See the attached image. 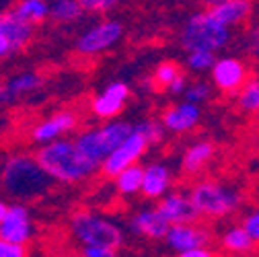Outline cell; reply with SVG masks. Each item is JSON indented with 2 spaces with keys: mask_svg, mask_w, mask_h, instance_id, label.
Listing matches in <instances>:
<instances>
[{
  "mask_svg": "<svg viewBox=\"0 0 259 257\" xmlns=\"http://www.w3.org/2000/svg\"><path fill=\"white\" fill-rule=\"evenodd\" d=\"M54 183L35 154L15 152L0 165V187L17 202H33L48 196Z\"/></svg>",
  "mask_w": 259,
  "mask_h": 257,
  "instance_id": "1",
  "label": "cell"
},
{
  "mask_svg": "<svg viewBox=\"0 0 259 257\" xmlns=\"http://www.w3.org/2000/svg\"><path fill=\"white\" fill-rule=\"evenodd\" d=\"M35 156L46 173L60 185H80L93 179L95 173L99 171V165L89 160L76 146L74 138L68 136L39 144Z\"/></svg>",
  "mask_w": 259,
  "mask_h": 257,
  "instance_id": "2",
  "label": "cell"
},
{
  "mask_svg": "<svg viewBox=\"0 0 259 257\" xmlns=\"http://www.w3.org/2000/svg\"><path fill=\"white\" fill-rule=\"evenodd\" d=\"M68 231L78 247H107L119 251L125 241L121 224L95 210H76L70 216Z\"/></svg>",
  "mask_w": 259,
  "mask_h": 257,
  "instance_id": "3",
  "label": "cell"
},
{
  "mask_svg": "<svg viewBox=\"0 0 259 257\" xmlns=\"http://www.w3.org/2000/svg\"><path fill=\"white\" fill-rule=\"evenodd\" d=\"M189 196L196 204L200 218L204 220H224L243 208V194L237 187L224 185L214 179H202L189 187Z\"/></svg>",
  "mask_w": 259,
  "mask_h": 257,
  "instance_id": "4",
  "label": "cell"
},
{
  "mask_svg": "<svg viewBox=\"0 0 259 257\" xmlns=\"http://www.w3.org/2000/svg\"><path fill=\"white\" fill-rule=\"evenodd\" d=\"M233 39V29L220 23L210 9L198 11L189 15V19L183 23L179 33V46L185 52L191 50H212L220 52Z\"/></svg>",
  "mask_w": 259,
  "mask_h": 257,
  "instance_id": "5",
  "label": "cell"
},
{
  "mask_svg": "<svg viewBox=\"0 0 259 257\" xmlns=\"http://www.w3.org/2000/svg\"><path fill=\"white\" fill-rule=\"evenodd\" d=\"M132 130H134V123L119 119V117H113V119H105L99 125H91V127L80 130L74 136V142L89 160H93L95 165L101 167L105 156L115 146H119L130 136Z\"/></svg>",
  "mask_w": 259,
  "mask_h": 257,
  "instance_id": "6",
  "label": "cell"
},
{
  "mask_svg": "<svg viewBox=\"0 0 259 257\" xmlns=\"http://www.w3.org/2000/svg\"><path fill=\"white\" fill-rule=\"evenodd\" d=\"M123 35H125V29L121 21L101 19L80 31L74 41V52L82 58H97L113 50L123 39Z\"/></svg>",
  "mask_w": 259,
  "mask_h": 257,
  "instance_id": "7",
  "label": "cell"
},
{
  "mask_svg": "<svg viewBox=\"0 0 259 257\" xmlns=\"http://www.w3.org/2000/svg\"><path fill=\"white\" fill-rule=\"evenodd\" d=\"M148 150V142L144 140V136L138 132V130H132L130 136L119 144L115 146L101 163L99 171L103 173V177L107 179H113L119 171L127 169L130 165H136L142 160V156L146 154Z\"/></svg>",
  "mask_w": 259,
  "mask_h": 257,
  "instance_id": "8",
  "label": "cell"
},
{
  "mask_svg": "<svg viewBox=\"0 0 259 257\" xmlns=\"http://www.w3.org/2000/svg\"><path fill=\"white\" fill-rule=\"evenodd\" d=\"M251 76L249 64L237 56H220L216 58L210 70L212 87L222 95H235Z\"/></svg>",
  "mask_w": 259,
  "mask_h": 257,
  "instance_id": "9",
  "label": "cell"
},
{
  "mask_svg": "<svg viewBox=\"0 0 259 257\" xmlns=\"http://www.w3.org/2000/svg\"><path fill=\"white\" fill-rule=\"evenodd\" d=\"M130 95H132V89L125 80H113L107 87H103L99 93L93 95V99L89 103V109L93 113V117L97 119H113L117 115L123 113Z\"/></svg>",
  "mask_w": 259,
  "mask_h": 257,
  "instance_id": "10",
  "label": "cell"
},
{
  "mask_svg": "<svg viewBox=\"0 0 259 257\" xmlns=\"http://www.w3.org/2000/svg\"><path fill=\"white\" fill-rule=\"evenodd\" d=\"M210 243H212V231L204 227V224H200V220L171 224L165 235L167 249L179 257L196 247H210Z\"/></svg>",
  "mask_w": 259,
  "mask_h": 257,
  "instance_id": "11",
  "label": "cell"
},
{
  "mask_svg": "<svg viewBox=\"0 0 259 257\" xmlns=\"http://www.w3.org/2000/svg\"><path fill=\"white\" fill-rule=\"evenodd\" d=\"M0 235L25 247L33 241L35 237L33 216H31V210L23 202H15L7 208L5 218L0 220Z\"/></svg>",
  "mask_w": 259,
  "mask_h": 257,
  "instance_id": "12",
  "label": "cell"
},
{
  "mask_svg": "<svg viewBox=\"0 0 259 257\" xmlns=\"http://www.w3.org/2000/svg\"><path fill=\"white\" fill-rule=\"evenodd\" d=\"M78 127V115L70 109H60L31 127V140L35 144H48L58 138L68 136Z\"/></svg>",
  "mask_w": 259,
  "mask_h": 257,
  "instance_id": "13",
  "label": "cell"
},
{
  "mask_svg": "<svg viewBox=\"0 0 259 257\" xmlns=\"http://www.w3.org/2000/svg\"><path fill=\"white\" fill-rule=\"evenodd\" d=\"M171 224L160 214L156 206H144L136 210L127 222V229L134 237L146 239V241H165V235Z\"/></svg>",
  "mask_w": 259,
  "mask_h": 257,
  "instance_id": "14",
  "label": "cell"
},
{
  "mask_svg": "<svg viewBox=\"0 0 259 257\" xmlns=\"http://www.w3.org/2000/svg\"><path fill=\"white\" fill-rule=\"evenodd\" d=\"M160 121L171 134H189L193 132L202 121V107L198 103H191L187 99L169 105L163 113H160Z\"/></svg>",
  "mask_w": 259,
  "mask_h": 257,
  "instance_id": "15",
  "label": "cell"
},
{
  "mask_svg": "<svg viewBox=\"0 0 259 257\" xmlns=\"http://www.w3.org/2000/svg\"><path fill=\"white\" fill-rule=\"evenodd\" d=\"M156 208L167 218L169 224H181V222H198L200 212L193 204L189 191L171 189L167 196H163L156 202Z\"/></svg>",
  "mask_w": 259,
  "mask_h": 257,
  "instance_id": "16",
  "label": "cell"
},
{
  "mask_svg": "<svg viewBox=\"0 0 259 257\" xmlns=\"http://www.w3.org/2000/svg\"><path fill=\"white\" fill-rule=\"evenodd\" d=\"M173 189V173L169 165L163 160H152L144 165V179H142V191L140 196L150 202H158L163 196H167Z\"/></svg>",
  "mask_w": 259,
  "mask_h": 257,
  "instance_id": "17",
  "label": "cell"
},
{
  "mask_svg": "<svg viewBox=\"0 0 259 257\" xmlns=\"http://www.w3.org/2000/svg\"><path fill=\"white\" fill-rule=\"evenodd\" d=\"M0 23H3V29L7 33V39L11 44L13 54L23 52L31 41H33L35 25L31 21H27L25 17H21L13 7L0 13Z\"/></svg>",
  "mask_w": 259,
  "mask_h": 257,
  "instance_id": "18",
  "label": "cell"
},
{
  "mask_svg": "<svg viewBox=\"0 0 259 257\" xmlns=\"http://www.w3.org/2000/svg\"><path fill=\"white\" fill-rule=\"evenodd\" d=\"M216 154V146L212 140H196V142H191L183 156H181V173L187 175V177H193V175H198L202 173L210 163H212V158Z\"/></svg>",
  "mask_w": 259,
  "mask_h": 257,
  "instance_id": "19",
  "label": "cell"
},
{
  "mask_svg": "<svg viewBox=\"0 0 259 257\" xmlns=\"http://www.w3.org/2000/svg\"><path fill=\"white\" fill-rule=\"evenodd\" d=\"M253 11H255L253 0H224V3H220V5L210 9V13L220 23H224L226 27H231V29L245 25L253 17Z\"/></svg>",
  "mask_w": 259,
  "mask_h": 257,
  "instance_id": "20",
  "label": "cell"
},
{
  "mask_svg": "<svg viewBox=\"0 0 259 257\" xmlns=\"http://www.w3.org/2000/svg\"><path fill=\"white\" fill-rule=\"evenodd\" d=\"M218 245H220V251L226 255H251L259 247L251 239V235L241 227V222L226 227L218 239Z\"/></svg>",
  "mask_w": 259,
  "mask_h": 257,
  "instance_id": "21",
  "label": "cell"
},
{
  "mask_svg": "<svg viewBox=\"0 0 259 257\" xmlns=\"http://www.w3.org/2000/svg\"><path fill=\"white\" fill-rule=\"evenodd\" d=\"M87 11L78 0H50V21L62 27L76 25L84 19Z\"/></svg>",
  "mask_w": 259,
  "mask_h": 257,
  "instance_id": "22",
  "label": "cell"
},
{
  "mask_svg": "<svg viewBox=\"0 0 259 257\" xmlns=\"http://www.w3.org/2000/svg\"><path fill=\"white\" fill-rule=\"evenodd\" d=\"M142 179H144V167L140 163H136V165H130L127 169L119 171L113 177V187L119 196L134 198L142 191Z\"/></svg>",
  "mask_w": 259,
  "mask_h": 257,
  "instance_id": "23",
  "label": "cell"
},
{
  "mask_svg": "<svg viewBox=\"0 0 259 257\" xmlns=\"http://www.w3.org/2000/svg\"><path fill=\"white\" fill-rule=\"evenodd\" d=\"M7 89L11 91L13 99H21L25 95H33L37 93L41 87H44V78L37 74V72H21V74H15L13 78H9L7 82Z\"/></svg>",
  "mask_w": 259,
  "mask_h": 257,
  "instance_id": "24",
  "label": "cell"
},
{
  "mask_svg": "<svg viewBox=\"0 0 259 257\" xmlns=\"http://www.w3.org/2000/svg\"><path fill=\"white\" fill-rule=\"evenodd\" d=\"M235 101L243 113H259V76H249V80L235 93Z\"/></svg>",
  "mask_w": 259,
  "mask_h": 257,
  "instance_id": "25",
  "label": "cell"
},
{
  "mask_svg": "<svg viewBox=\"0 0 259 257\" xmlns=\"http://www.w3.org/2000/svg\"><path fill=\"white\" fill-rule=\"evenodd\" d=\"M13 9L33 25H41L50 19V0H15Z\"/></svg>",
  "mask_w": 259,
  "mask_h": 257,
  "instance_id": "26",
  "label": "cell"
},
{
  "mask_svg": "<svg viewBox=\"0 0 259 257\" xmlns=\"http://www.w3.org/2000/svg\"><path fill=\"white\" fill-rule=\"evenodd\" d=\"M216 52L212 50H191L187 52V58H185V66L189 72L193 74H206L212 70L214 62H216Z\"/></svg>",
  "mask_w": 259,
  "mask_h": 257,
  "instance_id": "27",
  "label": "cell"
},
{
  "mask_svg": "<svg viewBox=\"0 0 259 257\" xmlns=\"http://www.w3.org/2000/svg\"><path fill=\"white\" fill-rule=\"evenodd\" d=\"M134 130H138L144 140L148 142V146H156L165 140V134H167V127L163 125V121L160 119H144L140 123H134Z\"/></svg>",
  "mask_w": 259,
  "mask_h": 257,
  "instance_id": "28",
  "label": "cell"
},
{
  "mask_svg": "<svg viewBox=\"0 0 259 257\" xmlns=\"http://www.w3.org/2000/svg\"><path fill=\"white\" fill-rule=\"evenodd\" d=\"M179 72H181V66H179L177 62L165 60V62H160V64H156V66H154L150 78H152V82H154L156 89H167L169 82H171Z\"/></svg>",
  "mask_w": 259,
  "mask_h": 257,
  "instance_id": "29",
  "label": "cell"
},
{
  "mask_svg": "<svg viewBox=\"0 0 259 257\" xmlns=\"http://www.w3.org/2000/svg\"><path fill=\"white\" fill-rule=\"evenodd\" d=\"M212 82H208V80H189V87H187V91L183 93V99H187V101H191V103H198V105H202V103H206L210 97H212Z\"/></svg>",
  "mask_w": 259,
  "mask_h": 257,
  "instance_id": "30",
  "label": "cell"
},
{
  "mask_svg": "<svg viewBox=\"0 0 259 257\" xmlns=\"http://www.w3.org/2000/svg\"><path fill=\"white\" fill-rule=\"evenodd\" d=\"M78 3L87 11V15H107L115 11L123 0H78Z\"/></svg>",
  "mask_w": 259,
  "mask_h": 257,
  "instance_id": "31",
  "label": "cell"
},
{
  "mask_svg": "<svg viewBox=\"0 0 259 257\" xmlns=\"http://www.w3.org/2000/svg\"><path fill=\"white\" fill-rule=\"evenodd\" d=\"M245 52L251 60L259 62V19L247 29V33H245Z\"/></svg>",
  "mask_w": 259,
  "mask_h": 257,
  "instance_id": "32",
  "label": "cell"
},
{
  "mask_svg": "<svg viewBox=\"0 0 259 257\" xmlns=\"http://www.w3.org/2000/svg\"><path fill=\"white\" fill-rule=\"evenodd\" d=\"M241 227L251 235V239L259 245V208L247 210L241 218Z\"/></svg>",
  "mask_w": 259,
  "mask_h": 257,
  "instance_id": "33",
  "label": "cell"
},
{
  "mask_svg": "<svg viewBox=\"0 0 259 257\" xmlns=\"http://www.w3.org/2000/svg\"><path fill=\"white\" fill-rule=\"evenodd\" d=\"M27 255V247L13 243L9 239H5L0 235V257H25Z\"/></svg>",
  "mask_w": 259,
  "mask_h": 257,
  "instance_id": "34",
  "label": "cell"
},
{
  "mask_svg": "<svg viewBox=\"0 0 259 257\" xmlns=\"http://www.w3.org/2000/svg\"><path fill=\"white\" fill-rule=\"evenodd\" d=\"M187 87H189V78H187V74L181 70V72L169 82L167 93L171 95V97H183V93L187 91Z\"/></svg>",
  "mask_w": 259,
  "mask_h": 257,
  "instance_id": "35",
  "label": "cell"
},
{
  "mask_svg": "<svg viewBox=\"0 0 259 257\" xmlns=\"http://www.w3.org/2000/svg\"><path fill=\"white\" fill-rule=\"evenodd\" d=\"M117 251L107 247H80V255L84 257H113Z\"/></svg>",
  "mask_w": 259,
  "mask_h": 257,
  "instance_id": "36",
  "label": "cell"
},
{
  "mask_svg": "<svg viewBox=\"0 0 259 257\" xmlns=\"http://www.w3.org/2000/svg\"><path fill=\"white\" fill-rule=\"evenodd\" d=\"M13 50H11V44L7 39V33H5V29H3V23H0V60H5L7 56H11Z\"/></svg>",
  "mask_w": 259,
  "mask_h": 257,
  "instance_id": "37",
  "label": "cell"
},
{
  "mask_svg": "<svg viewBox=\"0 0 259 257\" xmlns=\"http://www.w3.org/2000/svg\"><path fill=\"white\" fill-rule=\"evenodd\" d=\"M212 255H214V251L210 247H196V249L183 253L181 257H212Z\"/></svg>",
  "mask_w": 259,
  "mask_h": 257,
  "instance_id": "38",
  "label": "cell"
},
{
  "mask_svg": "<svg viewBox=\"0 0 259 257\" xmlns=\"http://www.w3.org/2000/svg\"><path fill=\"white\" fill-rule=\"evenodd\" d=\"M11 103H15V99H13L11 91L7 89V84H0V107L11 105Z\"/></svg>",
  "mask_w": 259,
  "mask_h": 257,
  "instance_id": "39",
  "label": "cell"
},
{
  "mask_svg": "<svg viewBox=\"0 0 259 257\" xmlns=\"http://www.w3.org/2000/svg\"><path fill=\"white\" fill-rule=\"evenodd\" d=\"M220 3H224V0H200V5H202L204 9H212V7L220 5Z\"/></svg>",
  "mask_w": 259,
  "mask_h": 257,
  "instance_id": "40",
  "label": "cell"
},
{
  "mask_svg": "<svg viewBox=\"0 0 259 257\" xmlns=\"http://www.w3.org/2000/svg\"><path fill=\"white\" fill-rule=\"evenodd\" d=\"M7 208H9V204H5V200L0 198V220L5 218V214H7Z\"/></svg>",
  "mask_w": 259,
  "mask_h": 257,
  "instance_id": "41",
  "label": "cell"
}]
</instances>
